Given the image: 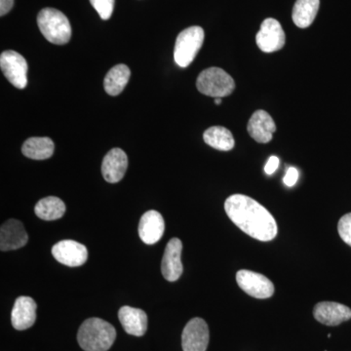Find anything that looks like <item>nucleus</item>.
Masks as SVG:
<instances>
[{"label":"nucleus","mask_w":351,"mask_h":351,"mask_svg":"<svg viewBox=\"0 0 351 351\" xmlns=\"http://www.w3.org/2000/svg\"><path fill=\"white\" fill-rule=\"evenodd\" d=\"M228 218L242 232L260 241H270L276 237L278 228L274 216L253 198L233 195L226 200Z\"/></svg>","instance_id":"nucleus-1"},{"label":"nucleus","mask_w":351,"mask_h":351,"mask_svg":"<svg viewBox=\"0 0 351 351\" xmlns=\"http://www.w3.org/2000/svg\"><path fill=\"white\" fill-rule=\"evenodd\" d=\"M117 338V331L110 323L101 318L85 320L77 332L80 348L85 351H108Z\"/></svg>","instance_id":"nucleus-2"},{"label":"nucleus","mask_w":351,"mask_h":351,"mask_svg":"<svg viewBox=\"0 0 351 351\" xmlns=\"http://www.w3.org/2000/svg\"><path fill=\"white\" fill-rule=\"evenodd\" d=\"M41 34L49 43L64 45L71 40V27L66 16L54 8H44L38 16Z\"/></svg>","instance_id":"nucleus-3"},{"label":"nucleus","mask_w":351,"mask_h":351,"mask_svg":"<svg viewBox=\"0 0 351 351\" xmlns=\"http://www.w3.org/2000/svg\"><path fill=\"white\" fill-rule=\"evenodd\" d=\"M196 87L203 95L214 98H223L232 93L235 82L232 76L223 69L210 68L204 69L198 75Z\"/></svg>","instance_id":"nucleus-4"},{"label":"nucleus","mask_w":351,"mask_h":351,"mask_svg":"<svg viewBox=\"0 0 351 351\" xmlns=\"http://www.w3.org/2000/svg\"><path fill=\"white\" fill-rule=\"evenodd\" d=\"M204 41V31L200 27H191L178 36L175 43L174 59L181 68H188L199 52Z\"/></svg>","instance_id":"nucleus-5"},{"label":"nucleus","mask_w":351,"mask_h":351,"mask_svg":"<svg viewBox=\"0 0 351 351\" xmlns=\"http://www.w3.org/2000/svg\"><path fill=\"white\" fill-rule=\"evenodd\" d=\"M0 68L8 82L19 89L27 85V63L24 57L15 51L9 50L0 56Z\"/></svg>","instance_id":"nucleus-6"},{"label":"nucleus","mask_w":351,"mask_h":351,"mask_svg":"<svg viewBox=\"0 0 351 351\" xmlns=\"http://www.w3.org/2000/svg\"><path fill=\"white\" fill-rule=\"evenodd\" d=\"M237 281L245 293L256 299H269L274 295V283L267 277L258 272L239 270L237 274Z\"/></svg>","instance_id":"nucleus-7"},{"label":"nucleus","mask_w":351,"mask_h":351,"mask_svg":"<svg viewBox=\"0 0 351 351\" xmlns=\"http://www.w3.org/2000/svg\"><path fill=\"white\" fill-rule=\"evenodd\" d=\"M286 36L280 23L269 18L263 21L256 36V43L263 52L274 53L282 49Z\"/></svg>","instance_id":"nucleus-8"},{"label":"nucleus","mask_w":351,"mask_h":351,"mask_svg":"<svg viewBox=\"0 0 351 351\" xmlns=\"http://www.w3.org/2000/svg\"><path fill=\"white\" fill-rule=\"evenodd\" d=\"M209 343V329L202 318L189 320L182 335L184 351H206Z\"/></svg>","instance_id":"nucleus-9"},{"label":"nucleus","mask_w":351,"mask_h":351,"mask_svg":"<svg viewBox=\"0 0 351 351\" xmlns=\"http://www.w3.org/2000/svg\"><path fill=\"white\" fill-rule=\"evenodd\" d=\"M53 257L68 267H80L86 263L88 251L84 245L75 240H62L52 248Z\"/></svg>","instance_id":"nucleus-10"},{"label":"nucleus","mask_w":351,"mask_h":351,"mask_svg":"<svg viewBox=\"0 0 351 351\" xmlns=\"http://www.w3.org/2000/svg\"><path fill=\"white\" fill-rule=\"evenodd\" d=\"M182 243L179 239H172L166 245L164 252L161 271L164 278L170 282H174L181 277L182 274Z\"/></svg>","instance_id":"nucleus-11"},{"label":"nucleus","mask_w":351,"mask_h":351,"mask_svg":"<svg viewBox=\"0 0 351 351\" xmlns=\"http://www.w3.org/2000/svg\"><path fill=\"white\" fill-rule=\"evenodd\" d=\"M29 237L20 221L10 219L0 228V249L1 251L17 250L27 245Z\"/></svg>","instance_id":"nucleus-12"},{"label":"nucleus","mask_w":351,"mask_h":351,"mask_svg":"<svg viewBox=\"0 0 351 351\" xmlns=\"http://www.w3.org/2000/svg\"><path fill=\"white\" fill-rule=\"evenodd\" d=\"M314 318L327 326H337L351 318L350 307L338 302H322L313 309Z\"/></svg>","instance_id":"nucleus-13"},{"label":"nucleus","mask_w":351,"mask_h":351,"mask_svg":"<svg viewBox=\"0 0 351 351\" xmlns=\"http://www.w3.org/2000/svg\"><path fill=\"white\" fill-rule=\"evenodd\" d=\"M165 223L162 215L156 210H149L143 215L138 223V235L145 244H156L162 239Z\"/></svg>","instance_id":"nucleus-14"},{"label":"nucleus","mask_w":351,"mask_h":351,"mask_svg":"<svg viewBox=\"0 0 351 351\" xmlns=\"http://www.w3.org/2000/svg\"><path fill=\"white\" fill-rule=\"evenodd\" d=\"M127 168H128V158L124 151L121 149H110L104 158L101 164V174L106 181L110 184H115L123 179Z\"/></svg>","instance_id":"nucleus-15"},{"label":"nucleus","mask_w":351,"mask_h":351,"mask_svg":"<svg viewBox=\"0 0 351 351\" xmlns=\"http://www.w3.org/2000/svg\"><path fill=\"white\" fill-rule=\"evenodd\" d=\"M36 302L31 297L18 298L11 313L12 326L19 331L31 328L36 320Z\"/></svg>","instance_id":"nucleus-16"},{"label":"nucleus","mask_w":351,"mask_h":351,"mask_svg":"<svg viewBox=\"0 0 351 351\" xmlns=\"http://www.w3.org/2000/svg\"><path fill=\"white\" fill-rule=\"evenodd\" d=\"M247 130L256 142L267 144L272 140L276 130V122L265 110H257L249 120Z\"/></svg>","instance_id":"nucleus-17"},{"label":"nucleus","mask_w":351,"mask_h":351,"mask_svg":"<svg viewBox=\"0 0 351 351\" xmlns=\"http://www.w3.org/2000/svg\"><path fill=\"white\" fill-rule=\"evenodd\" d=\"M119 318L127 334L144 336L147 329V316L144 311L128 306L119 309Z\"/></svg>","instance_id":"nucleus-18"},{"label":"nucleus","mask_w":351,"mask_h":351,"mask_svg":"<svg viewBox=\"0 0 351 351\" xmlns=\"http://www.w3.org/2000/svg\"><path fill=\"white\" fill-rule=\"evenodd\" d=\"M55 145L53 141L47 137L27 138L22 147L25 156L34 160H44L50 158L54 154Z\"/></svg>","instance_id":"nucleus-19"},{"label":"nucleus","mask_w":351,"mask_h":351,"mask_svg":"<svg viewBox=\"0 0 351 351\" xmlns=\"http://www.w3.org/2000/svg\"><path fill=\"white\" fill-rule=\"evenodd\" d=\"M319 5V0H297L292 15L295 25L301 29L308 27L315 19Z\"/></svg>","instance_id":"nucleus-20"},{"label":"nucleus","mask_w":351,"mask_h":351,"mask_svg":"<svg viewBox=\"0 0 351 351\" xmlns=\"http://www.w3.org/2000/svg\"><path fill=\"white\" fill-rule=\"evenodd\" d=\"M130 69L126 64H117L113 66L106 75L104 87L110 96H117L123 91L130 80Z\"/></svg>","instance_id":"nucleus-21"},{"label":"nucleus","mask_w":351,"mask_h":351,"mask_svg":"<svg viewBox=\"0 0 351 351\" xmlns=\"http://www.w3.org/2000/svg\"><path fill=\"white\" fill-rule=\"evenodd\" d=\"M203 138L208 145L218 151H232L234 147V138L232 132L225 127L213 126L207 129L203 134Z\"/></svg>","instance_id":"nucleus-22"},{"label":"nucleus","mask_w":351,"mask_h":351,"mask_svg":"<svg viewBox=\"0 0 351 351\" xmlns=\"http://www.w3.org/2000/svg\"><path fill=\"white\" fill-rule=\"evenodd\" d=\"M34 212L39 219L44 221H55L61 219L66 213V205L59 197L48 196L38 201L34 207Z\"/></svg>","instance_id":"nucleus-23"},{"label":"nucleus","mask_w":351,"mask_h":351,"mask_svg":"<svg viewBox=\"0 0 351 351\" xmlns=\"http://www.w3.org/2000/svg\"><path fill=\"white\" fill-rule=\"evenodd\" d=\"M90 2L100 15L101 19L108 20L112 17L114 0H90Z\"/></svg>","instance_id":"nucleus-24"},{"label":"nucleus","mask_w":351,"mask_h":351,"mask_svg":"<svg viewBox=\"0 0 351 351\" xmlns=\"http://www.w3.org/2000/svg\"><path fill=\"white\" fill-rule=\"evenodd\" d=\"M339 237L351 247V213L341 217L338 223Z\"/></svg>","instance_id":"nucleus-25"},{"label":"nucleus","mask_w":351,"mask_h":351,"mask_svg":"<svg viewBox=\"0 0 351 351\" xmlns=\"http://www.w3.org/2000/svg\"><path fill=\"white\" fill-rule=\"evenodd\" d=\"M298 179H299V172L294 167H290L287 170V173H286L285 177H284V184L286 186L291 188V186H294L295 182H298Z\"/></svg>","instance_id":"nucleus-26"},{"label":"nucleus","mask_w":351,"mask_h":351,"mask_svg":"<svg viewBox=\"0 0 351 351\" xmlns=\"http://www.w3.org/2000/svg\"><path fill=\"white\" fill-rule=\"evenodd\" d=\"M279 167V158L277 156H270L265 166V172L267 175H272Z\"/></svg>","instance_id":"nucleus-27"},{"label":"nucleus","mask_w":351,"mask_h":351,"mask_svg":"<svg viewBox=\"0 0 351 351\" xmlns=\"http://www.w3.org/2000/svg\"><path fill=\"white\" fill-rule=\"evenodd\" d=\"M14 0H0V16L6 15L12 9Z\"/></svg>","instance_id":"nucleus-28"},{"label":"nucleus","mask_w":351,"mask_h":351,"mask_svg":"<svg viewBox=\"0 0 351 351\" xmlns=\"http://www.w3.org/2000/svg\"><path fill=\"white\" fill-rule=\"evenodd\" d=\"M215 104H216V105H221V98H215Z\"/></svg>","instance_id":"nucleus-29"}]
</instances>
